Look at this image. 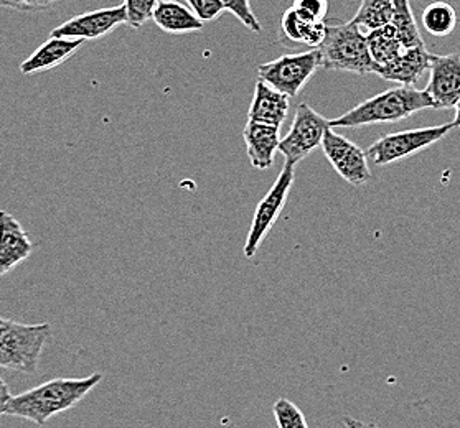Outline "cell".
Instances as JSON below:
<instances>
[{"label":"cell","instance_id":"52a82bcc","mask_svg":"<svg viewBox=\"0 0 460 428\" xmlns=\"http://www.w3.org/2000/svg\"><path fill=\"white\" fill-rule=\"evenodd\" d=\"M327 129H331L329 120L312 109L307 102L299 104L294 112L289 132L279 140L278 152L284 155V163L296 167L299 162L307 159V155L321 147Z\"/></svg>","mask_w":460,"mask_h":428},{"label":"cell","instance_id":"4316f807","mask_svg":"<svg viewBox=\"0 0 460 428\" xmlns=\"http://www.w3.org/2000/svg\"><path fill=\"white\" fill-rule=\"evenodd\" d=\"M292 9L305 21L323 22L329 12V2L327 0H294Z\"/></svg>","mask_w":460,"mask_h":428},{"label":"cell","instance_id":"7a4b0ae2","mask_svg":"<svg viewBox=\"0 0 460 428\" xmlns=\"http://www.w3.org/2000/svg\"><path fill=\"white\" fill-rule=\"evenodd\" d=\"M424 109H434V104L426 91L416 90L414 86H398L363 100L341 118L329 120V124L332 129H358L373 124L400 122Z\"/></svg>","mask_w":460,"mask_h":428},{"label":"cell","instance_id":"d4e9b609","mask_svg":"<svg viewBox=\"0 0 460 428\" xmlns=\"http://www.w3.org/2000/svg\"><path fill=\"white\" fill-rule=\"evenodd\" d=\"M221 4L225 5V11L231 12L246 29H250L254 33H260L262 31L260 21L252 12L250 0H221Z\"/></svg>","mask_w":460,"mask_h":428},{"label":"cell","instance_id":"6da1fadb","mask_svg":"<svg viewBox=\"0 0 460 428\" xmlns=\"http://www.w3.org/2000/svg\"><path fill=\"white\" fill-rule=\"evenodd\" d=\"M101 372L88 378H58L43 382L19 396H12L4 408V415L25 418L37 425H45L50 418L78 406L93 389L100 386Z\"/></svg>","mask_w":460,"mask_h":428},{"label":"cell","instance_id":"7c38bea8","mask_svg":"<svg viewBox=\"0 0 460 428\" xmlns=\"http://www.w3.org/2000/svg\"><path fill=\"white\" fill-rule=\"evenodd\" d=\"M31 252L33 242L27 231L9 211L0 209V277L29 259Z\"/></svg>","mask_w":460,"mask_h":428},{"label":"cell","instance_id":"e0dca14e","mask_svg":"<svg viewBox=\"0 0 460 428\" xmlns=\"http://www.w3.org/2000/svg\"><path fill=\"white\" fill-rule=\"evenodd\" d=\"M150 21L162 31L172 35L200 31L205 27V22H201L189 5L175 0H161L152 12Z\"/></svg>","mask_w":460,"mask_h":428},{"label":"cell","instance_id":"9c48e42d","mask_svg":"<svg viewBox=\"0 0 460 428\" xmlns=\"http://www.w3.org/2000/svg\"><path fill=\"white\" fill-rule=\"evenodd\" d=\"M321 147L332 167L347 183L361 187L370 181L371 170L367 152L345 135L331 127L325 132Z\"/></svg>","mask_w":460,"mask_h":428},{"label":"cell","instance_id":"2e32d148","mask_svg":"<svg viewBox=\"0 0 460 428\" xmlns=\"http://www.w3.org/2000/svg\"><path fill=\"white\" fill-rule=\"evenodd\" d=\"M84 41L71 40L63 37H51L40 45L31 57L21 63L22 74H33L40 71H49L63 65L80 50Z\"/></svg>","mask_w":460,"mask_h":428},{"label":"cell","instance_id":"5b68a950","mask_svg":"<svg viewBox=\"0 0 460 428\" xmlns=\"http://www.w3.org/2000/svg\"><path fill=\"white\" fill-rule=\"evenodd\" d=\"M319 68L321 55L317 48H312L302 53H286L278 60L262 63L258 68V74L262 83L292 100L311 81Z\"/></svg>","mask_w":460,"mask_h":428},{"label":"cell","instance_id":"3957f363","mask_svg":"<svg viewBox=\"0 0 460 428\" xmlns=\"http://www.w3.org/2000/svg\"><path fill=\"white\" fill-rule=\"evenodd\" d=\"M325 39L319 45L321 68L332 71H349L355 74H373L375 63L371 60L367 33L351 22H325Z\"/></svg>","mask_w":460,"mask_h":428},{"label":"cell","instance_id":"9a60e30c","mask_svg":"<svg viewBox=\"0 0 460 428\" xmlns=\"http://www.w3.org/2000/svg\"><path fill=\"white\" fill-rule=\"evenodd\" d=\"M290 98L258 80L248 110V120L279 127L289 114Z\"/></svg>","mask_w":460,"mask_h":428},{"label":"cell","instance_id":"7402d4cb","mask_svg":"<svg viewBox=\"0 0 460 428\" xmlns=\"http://www.w3.org/2000/svg\"><path fill=\"white\" fill-rule=\"evenodd\" d=\"M390 23L406 50L424 45L420 29H418L414 15H412L410 0H396V9H394V15Z\"/></svg>","mask_w":460,"mask_h":428},{"label":"cell","instance_id":"44dd1931","mask_svg":"<svg viewBox=\"0 0 460 428\" xmlns=\"http://www.w3.org/2000/svg\"><path fill=\"white\" fill-rule=\"evenodd\" d=\"M422 27L428 33L438 39L449 37L457 27V12L447 2H432L420 15Z\"/></svg>","mask_w":460,"mask_h":428},{"label":"cell","instance_id":"5bb4252c","mask_svg":"<svg viewBox=\"0 0 460 428\" xmlns=\"http://www.w3.org/2000/svg\"><path fill=\"white\" fill-rule=\"evenodd\" d=\"M279 127L248 120L243 130V139L246 144L248 159L254 169L268 170L274 165V155L279 147Z\"/></svg>","mask_w":460,"mask_h":428},{"label":"cell","instance_id":"484cf974","mask_svg":"<svg viewBox=\"0 0 460 428\" xmlns=\"http://www.w3.org/2000/svg\"><path fill=\"white\" fill-rule=\"evenodd\" d=\"M63 2H66V0H0V7L12 9V11L37 13V12L53 11Z\"/></svg>","mask_w":460,"mask_h":428},{"label":"cell","instance_id":"8fae6325","mask_svg":"<svg viewBox=\"0 0 460 428\" xmlns=\"http://www.w3.org/2000/svg\"><path fill=\"white\" fill-rule=\"evenodd\" d=\"M434 109L456 108L460 100V55L430 53L429 81L426 86Z\"/></svg>","mask_w":460,"mask_h":428},{"label":"cell","instance_id":"ac0fdd59","mask_svg":"<svg viewBox=\"0 0 460 428\" xmlns=\"http://www.w3.org/2000/svg\"><path fill=\"white\" fill-rule=\"evenodd\" d=\"M327 25L323 22H309L302 19L292 7L286 11L280 22V39L319 48L325 39Z\"/></svg>","mask_w":460,"mask_h":428},{"label":"cell","instance_id":"603a6c76","mask_svg":"<svg viewBox=\"0 0 460 428\" xmlns=\"http://www.w3.org/2000/svg\"><path fill=\"white\" fill-rule=\"evenodd\" d=\"M272 412L279 428H309L305 415L289 398H278L272 406Z\"/></svg>","mask_w":460,"mask_h":428},{"label":"cell","instance_id":"f1b7e54d","mask_svg":"<svg viewBox=\"0 0 460 428\" xmlns=\"http://www.w3.org/2000/svg\"><path fill=\"white\" fill-rule=\"evenodd\" d=\"M11 397V389H9L7 382L0 376V415H4V408H5Z\"/></svg>","mask_w":460,"mask_h":428},{"label":"cell","instance_id":"ba28073f","mask_svg":"<svg viewBox=\"0 0 460 428\" xmlns=\"http://www.w3.org/2000/svg\"><path fill=\"white\" fill-rule=\"evenodd\" d=\"M294 179H296V167L290 163H284L279 177L274 181L270 191L264 195V198L261 199L256 213H254L246 244H244V258L246 259H252L256 256L262 240L268 236L270 228L276 224V221L282 213V208L288 203Z\"/></svg>","mask_w":460,"mask_h":428},{"label":"cell","instance_id":"83f0119b","mask_svg":"<svg viewBox=\"0 0 460 428\" xmlns=\"http://www.w3.org/2000/svg\"><path fill=\"white\" fill-rule=\"evenodd\" d=\"M185 2L201 22L217 21L225 12V5L221 4V0H185Z\"/></svg>","mask_w":460,"mask_h":428},{"label":"cell","instance_id":"ffe728a7","mask_svg":"<svg viewBox=\"0 0 460 428\" xmlns=\"http://www.w3.org/2000/svg\"><path fill=\"white\" fill-rule=\"evenodd\" d=\"M367 41H368V50H370L371 60L375 63V68L390 63L406 50L391 23L381 27L378 31L367 33Z\"/></svg>","mask_w":460,"mask_h":428},{"label":"cell","instance_id":"277c9868","mask_svg":"<svg viewBox=\"0 0 460 428\" xmlns=\"http://www.w3.org/2000/svg\"><path fill=\"white\" fill-rule=\"evenodd\" d=\"M50 329L49 323L25 325L0 317V368L35 374Z\"/></svg>","mask_w":460,"mask_h":428},{"label":"cell","instance_id":"4fadbf2b","mask_svg":"<svg viewBox=\"0 0 460 428\" xmlns=\"http://www.w3.org/2000/svg\"><path fill=\"white\" fill-rule=\"evenodd\" d=\"M430 53L426 45L404 50L394 60L378 66L373 74L381 80L393 81L401 86H414L429 71Z\"/></svg>","mask_w":460,"mask_h":428},{"label":"cell","instance_id":"30bf717a","mask_svg":"<svg viewBox=\"0 0 460 428\" xmlns=\"http://www.w3.org/2000/svg\"><path fill=\"white\" fill-rule=\"evenodd\" d=\"M122 23H126L124 5L108 7L73 17L51 31V37L81 41L98 40L110 35L111 31H116Z\"/></svg>","mask_w":460,"mask_h":428},{"label":"cell","instance_id":"cb8c5ba5","mask_svg":"<svg viewBox=\"0 0 460 428\" xmlns=\"http://www.w3.org/2000/svg\"><path fill=\"white\" fill-rule=\"evenodd\" d=\"M161 0H124L126 23L132 29H140L146 22L152 19V12Z\"/></svg>","mask_w":460,"mask_h":428},{"label":"cell","instance_id":"8992f818","mask_svg":"<svg viewBox=\"0 0 460 428\" xmlns=\"http://www.w3.org/2000/svg\"><path fill=\"white\" fill-rule=\"evenodd\" d=\"M452 130L454 126L449 122V124L432 126V127L393 132L376 140L367 152V155L378 167L391 165L394 162L408 159L414 153H420L422 150L429 149L430 145L438 144Z\"/></svg>","mask_w":460,"mask_h":428},{"label":"cell","instance_id":"d6986e66","mask_svg":"<svg viewBox=\"0 0 460 428\" xmlns=\"http://www.w3.org/2000/svg\"><path fill=\"white\" fill-rule=\"evenodd\" d=\"M396 9V0H361V5L351 19L363 33L378 31L388 25Z\"/></svg>","mask_w":460,"mask_h":428},{"label":"cell","instance_id":"f546056e","mask_svg":"<svg viewBox=\"0 0 460 428\" xmlns=\"http://www.w3.org/2000/svg\"><path fill=\"white\" fill-rule=\"evenodd\" d=\"M343 425L347 428H380L378 425H375V424H368V422H361V420H357V418L353 417H343Z\"/></svg>","mask_w":460,"mask_h":428},{"label":"cell","instance_id":"4dcf8cb0","mask_svg":"<svg viewBox=\"0 0 460 428\" xmlns=\"http://www.w3.org/2000/svg\"><path fill=\"white\" fill-rule=\"evenodd\" d=\"M452 126H454V129H459L460 127V100L456 104V118L452 120Z\"/></svg>","mask_w":460,"mask_h":428}]
</instances>
